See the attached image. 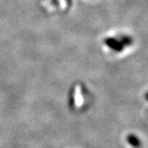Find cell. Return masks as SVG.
Returning a JSON list of instances; mask_svg holds the SVG:
<instances>
[{"label":"cell","mask_w":148,"mask_h":148,"mask_svg":"<svg viewBox=\"0 0 148 148\" xmlns=\"http://www.w3.org/2000/svg\"><path fill=\"white\" fill-rule=\"evenodd\" d=\"M127 143H129V144H130L132 147H140L141 143H140L139 139H138L136 136H134V135H129V136H127Z\"/></svg>","instance_id":"obj_1"}]
</instances>
